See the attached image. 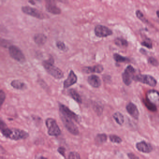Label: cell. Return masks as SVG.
<instances>
[{"instance_id": "obj_1", "label": "cell", "mask_w": 159, "mask_h": 159, "mask_svg": "<svg viewBox=\"0 0 159 159\" xmlns=\"http://www.w3.org/2000/svg\"><path fill=\"white\" fill-rule=\"evenodd\" d=\"M1 132L5 137L12 140L26 139L29 136V134L28 132L17 128H10L6 127L1 129Z\"/></svg>"}, {"instance_id": "obj_2", "label": "cell", "mask_w": 159, "mask_h": 159, "mask_svg": "<svg viewBox=\"0 0 159 159\" xmlns=\"http://www.w3.org/2000/svg\"><path fill=\"white\" fill-rule=\"evenodd\" d=\"M54 64V59L52 57L47 60L43 61L42 63L43 67L50 75L57 80L62 79L64 77V72Z\"/></svg>"}, {"instance_id": "obj_3", "label": "cell", "mask_w": 159, "mask_h": 159, "mask_svg": "<svg viewBox=\"0 0 159 159\" xmlns=\"http://www.w3.org/2000/svg\"><path fill=\"white\" fill-rule=\"evenodd\" d=\"M45 124L48 129V134L51 136L57 137L61 134V131L55 119L48 118L45 120Z\"/></svg>"}, {"instance_id": "obj_4", "label": "cell", "mask_w": 159, "mask_h": 159, "mask_svg": "<svg viewBox=\"0 0 159 159\" xmlns=\"http://www.w3.org/2000/svg\"><path fill=\"white\" fill-rule=\"evenodd\" d=\"M61 120L64 126L69 132L74 135H78L80 134L78 126L72 121V120L65 115H60Z\"/></svg>"}, {"instance_id": "obj_5", "label": "cell", "mask_w": 159, "mask_h": 159, "mask_svg": "<svg viewBox=\"0 0 159 159\" xmlns=\"http://www.w3.org/2000/svg\"><path fill=\"white\" fill-rule=\"evenodd\" d=\"M58 107H59V111L61 114L68 118H70L71 120H74L76 122L80 123L81 121V118L78 114L70 109L66 105L61 103H58Z\"/></svg>"}, {"instance_id": "obj_6", "label": "cell", "mask_w": 159, "mask_h": 159, "mask_svg": "<svg viewBox=\"0 0 159 159\" xmlns=\"http://www.w3.org/2000/svg\"><path fill=\"white\" fill-rule=\"evenodd\" d=\"M9 49V53L12 58L20 63L25 62V57L20 48L15 45H11Z\"/></svg>"}, {"instance_id": "obj_7", "label": "cell", "mask_w": 159, "mask_h": 159, "mask_svg": "<svg viewBox=\"0 0 159 159\" xmlns=\"http://www.w3.org/2000/svg\"><path fill=\"white\" fill-rule=\"evenodd\" d=\"M133 80L144 84H148L151 87H155L157 81L152 76L149 75H138L134 76Z\"/></svg>"}, {"instance_id": "obj_8", "label": "cell", "mask_w": 159, "mask_h": 159, "mask_svg": "<svg viewBox=\"0 0 159 159\" xmlns=\"http://www.w3.org/2000/svg\"><path fill=\"white\" fill-rule=\"evenodd\" d=\"M135 72L136 70L130 65L125 68L122 75L123 81L125 85L129 86L131 84Z\"/></svg>"}, {"instance_id": "obj_9", "label": "cell", "mask_w": 159, "mask_h": 159, "mask_svg": "<svg viewBox=\"0 0 159 159\" xmlns=\"http://www.w3.org/2000/svg\"><path fill=\"white\" fill-rule=\"evenodd\" d=\"M21 10L25 14L30 16L38 19H43L45 18V16L43 14L35 8H32L30 6H24L22 7Z\"/></svg>"}, {"instance_id": "obj_10", "label": "cell", "mask_w": 159, "mask_h": 159, "mask_svg": "<svg viewBox=\"0 0 159 159\" xmlns=\"http://www.w3.org/2000/svg\"><path fill=\"white\" fill-rule=\"evenodd\" d=\"M94 32L96 36L98 38H106L112 34V31L109 28L101 25L95 27Z\"/></svg>"}, {"instance_id": "obj_11", "label": "cell", "mask_w": 159, "mask_h": 159, "mask_svg": "<svg viewBox=\"0 0 159 159\" xmlns=\"http://www.w3.org/2000/svg\"><path fill=\"white\" fill-rule=\"evenodd\" d=\"M78 81V77L75 74L74 71L70 70L67 78L65 80L64 82V88H69L70 86L75 84Z\"/></svg>"}, {"instance_id": "obj_12", "label": "cell", "mask_w": 159, "mask_h": 159, "mask_svg": "<svg viewBox=\"0 0 159 159\" xmlns=\"http://www.w3.org/2000/svg\"><path fill=\"white\" fill-rule=\"evenodd\" d=\"M136 147L138 150L144 153H150L152 150L151 145L145 141H140L137 143Z\"/></svg>"}, {"instance_id": "obj_13", "label": "cell", "mask_w": 159, "mask_h": 159, "mask_svg": "<svg viewBox=\"0 0 159 159\" xmlns=\"http://www.w3.org/2000/svg\"><path fill=\"white\" fill-rule=\"evenodd\" d=\"M146 98L154 105H159V93L156 90H150L147 93Z\"/></svg>"}, {"instance_id": "obj_14", "label": "cell", "mask_w": 159, "mask_h": 159, "mask_svg": "<svg viewBox=\"0 0 159 159\" xmlns=\"http://www.w3.org/2000/svg\"><path fill=\"white\" fill-rule=\"evenodd\" d=\"M104 70V67L101 65H97L93 66H84L82 68L84 73L89 74L92 73H100Z\"/></svg>"}, {"instance_id": "obj_15", "label": "cell", "mask_w": 159, "mask_h": 159, "mask_svg": "<svg viewBox=\"0 0 159 159\" xmlns=\"http://www.w3.org/2000/svg\"><path fill=\"white\" fill-rule=\"evenodd\" d=\"M126 109L128 113L135 120H138L139 118V111L137 107L133 103H129L126 106Z\"/></svg>"}, {"instance_id": "obj_16", "label": "cell", "mask_w": 159, "mask_h": 159, "mask_svg": "<svg viewBox=\"0 0 159 159\" xmlns=\"http://www.w3.org/2000/svg\"><path fill=\"white\" fill-rule=\"evenodd\" d=\"M88 83L94 88H99L101 85V81L100 78L97 75H91L87 79Z\"/></svg>"}, {"instance_id": "obj_17", "label": "cell", "mask_w": 159, "mask_h": 159, "mask_svg": "<svg viewBox=\"0 0 159 159\" xmlns=\"http://www.w3.org/2000/svg\"><path fill=\"white\" fill-rule=\"evenodd\" d=\"M46 11L53 15H59L61 13V10L57 6L56 3H46L45 5Z\"/></svg>"}, {"instance_id": "obj_18", "label": "cell", "mask_w": 159, "mask_h": 159, "mask_svg": "<svg viewBox=\"0 0 159 159\" xmlns=\"http://www.w3.org/2000/svg\"><path fill=\"white\" fill-rule=\"evenodd\" d=\"M11 85L12 87L17 90H25L27 88L26 84L20 80H14L11 83Z\"/></svg>"}, {"instance_id": "obj_19", "label": "cell", "mask_w": 159, "mask_h": 159, "mask_svg": "<svg viewBox=\"0 0 159 159\" xmlns=\"http://www.w3.org/2000/svg\"><path fill=\"white\" fill-rule=\"evenodd\" d=\"M47 37L43 34H37L34 37L35 43L39 46L44 45L47 41Z\"/></svg>"}, {"instance_id": "obj_20", "label": "cell", "mask_w": 159, "mask_h": 159, "mask_svg": "<svg viewBox=\"0 0 159 159\" xmlns=\"http://www.w3.org/2000/svg\"><path fill=\"white\" fill-rule=\"evenodd\" d=\"M68 93L69 95L71 97V98H73L76 102L80 104H82V99L81 97L79 94V93L75 89H72V88L69 89Z\"/></svg>"}, {"instance_id": "obj_21", "label": "cell", "mask_w": 159, "mask_h": 159, "mask_svg": "<svg viewBox=\"0 0 159 159\" xmlns=\"http://www.w3.org/2000/svg\"><path fill=\"white\" fill-rule=\"evenodd\" d=\"M107 139V136L105 134H98L96 136L95 141L97 145H102L104 144Z\"/></svg>"}, {"instance_id": "obj_22", "label": "cell", "mask_w": 159, "mask_h": 159, "mask_svg": "<svg viewBox=\"0 0 159 159\" xmlns=\"http://www.w3.org/2000/svg\"><path fill=\"white\" fill-rule=\"evenodd\" d=\"M113 118L114 119L116 122L120 125H122L124 122V117L123 115L120 112L117 111L113 114Z\"/></svg>"}, {"instance_id": "obj_23", "label": "cell", "mask_w": 159, "mask_h": 159, "mask_svg": "<svg viewBox=\"0 0 159 159\" xmlns=\"http://www.w3.org/2000/svg\"><path fill=\"white\" fill-rule=\"evenodd\" d=\"M113 58L115 61L118 63H125V62H129V59L128 58L122 56L119 54H114L113 55Z\"/></svg>"}, {"instance_id": "obj_24", "label": "cell", "mask_w": 159, "mask_h": 159, "mask_svg": "<svg viewBox=\"0 0 159 159\" xmlns=\"http://www.w3.org/2000/svg\"><path fill=\"white\" fill-rule=\"evenodd\" d=\"M115 44L117 46L121 47H125L128 46V43L127 41L121 38H117L114 41Z\"/></svg>"}, {"instance_id": "obj_25", "label": "cell", "mask_w": 159, "mask_h": 159, "mask_svg": "<svg viewBox=\"0 0 159 159\" xmlns=\"http://www.w3.org/2000/svg\"><path fill=\"white\" fill-rule=\"evenodd\" d=\"M144 102L145 106H146V107H147L148 109L149 110L151 111H156V110H157L156 105H154V104L149 101L147 98L144 100Z\"/></svg>"}, {"instance_id": "obj_26", "label": "cell", "mask_w": 159, "mask_h": 159, "mask_svg": "<svg viewBox=\"0 0 159 159\" xmlns=\"http://www.w3.org/2000/svg\"><path fill=\"white\" fill-rule=\"evenodd\" d=\"M109 139L112 142V143L120 144V143H121L122 141L120 137L116 135H110Z\"/></svg>"}, {"instance_id": "obj_27", "label": "cell", "mask_w": 159, "mask_h": 159, "mask_svg": "<svg viewBox=\"0 0 159 159\" xmlns=\"http://www.w3.org/2000/svg\"><path fill=\"white\" fill-rule=\"evenodd\" d=\"M141 44L142 46H145L150 49H152V43L151 40L149 39L144 40V41L141 42Z\"/></svg>"}, {"instance_id": "obj_28", "label": "cell", "mask_w": 159, "mask_h": 159, "mask_svg": "<svg viewBox=\"0 0 159 159\" xmlns=\"http://www.w3.org/2000/svg\"><path fill=\"white\" fill-rule=\"evenodd\" d=\"M136 15L137 17L139 20H141L142 22H144V23H147L148 22L147 19H146L145 16L143 15V13L140 11H136Z\"/></svg>"}, {"instance_id": "obj_29", "label": "cell", "mask_w": 159, "mask_h": 159, "mask_svg": "<svg viewBox=\"0 0 159 159\" xmlns=\"http://www.w3.org/2000/svg\"><path fill=\"white\" fill-rule=\"evenodd\" d=\"M81 157L80 154L76 152H70L68 155V159H80Z\"/></svg>"}, {"instance_id": "obj_30", "label": "cell", "mask_w": 159, "mask_h": 159, "mask_svg": "<svg viewBox=\"0 0 159 159\" xmlns=\"http://www.w3.org/2000/svg\"><path fill=\"white\" fill-rule=\"evenodd\" d=\"M56 46L58 49L62 51H65L66 49V44L62 41H57L56 43Z\"/></svg>"}, {"instance_id": "obj_31", "label": "cell", "mask_w": 159, "mask_h": 159, "mask_svg": "<svg viewBox=\"0 0 159 159\" xmlns=\"http://www.w3.org/2000/svg\"><path fill=\"white\" fill-rule=\"evenodd\" d=\"M5 98H6V94L5 92L2 90H1L0 91V104H1V107L2 106L5 101Z\"/></svg>"}, {"instance_id": "obj_32", "label": "cell", "mask_w": 159, "mask_h": 159, "mask_svg": "<svg viewBox=\"0 0 159 159\" xmlns=\"http://www.w3.org/2000/svg\"><path fill=\"white\" fill-rule=\"evenodd\" d=\"M148 62L151 65L154 66H157L159 65V62L157 59L153 57H150L148 59Z\"/></svg>"}, {"instance_id": "obj_33", "label": "cell", "mask_w": 159, "mask_h": 159, "mask_svg": "<svg viewBox=\"0 0 159 159\" xmlns=\"http://www.w3.org/2000/svg\"><path fill=\"white\" fill-rule=\"evenodd\" d=\"M93 108L95 111L97 112L98 115H101L102 111H103V109H102V107L100 105H98V104H95L93 106Z\"/></svg>"}, {"instance_id": "obj_34", "label": "cell", "mask_w": 159, "mask_h": 159, "mask_svg": "<svg viewBox=\"0 0 159 159\" xmlns=\"http://www.w3.org/2000/svg\"><path fill=\"white\" fill-rule=\"evenodd\" d=\"M1 45L4 48H9L11 46V43L5 39H1Z\"/></svg>"}, {"instance_id": "obj_35", "label": "cell", "mask_w": 159, "mask_h": 159, "mask_svg": "<svg viewBox=\"0 0 159 159\" xmlns=\"http://www.w3.org/2000/svg\"><path fill=\"white\" fill-rule=\"evenodd\" d=\"M66 149L64 147H59L57 149V152L63 157L66 158Z\"/></svg>"}, {"instance_id": "obj_36", "label": "cell", "mask_w": 159, "mask_h": 159, "mask_svg": "<svg viewBox=\"0 0 159 159\" xmlns=\"http://www.w3.org/2000/svg\"><path fill=\"white\" fill-rule=\"evenodd\" d=\"M46 3H54L57 2H62V3H66L67 2V0H45Z\"/></svg>"}, {"instance_id": "obj_37", "label": "cell", "mask_w": 159, "mask_h": 159, "mask_svg": "<svg viewBox=\"0 0 159 159\" xmlns=\"http://www.w3.org/2000/svg\"><path fill=\"white\" fill-rule=\"evenodd\" d=\"M6 127H7V125H6V124L1 119V122H0V128H1V129H2Z\"/></svg>"}, {"instance_id": "obj_38", "label": "cell", "mask_w": 159, "mask_h": 159, "mask_svg": "<svg viewBox=\"0 0 159 159\" xmlns=\"http://www.w3.org/2000/svg\"><path fill=\"white\" fill-rule=\"evenodd\" d=\"M128 156L130 159H136V158H139L138 157H136L134 154L133 153H128Z\"/></svg>"}, {"instance_id": "obj_39", "label": "cell", "mask_w": 159, "mask_h": 159, "mask_svg": "<svg viewBox=\"0 0 159 159\" xmlns=\"http://www.w3.org/2000/svg\"><path fill=\"white\" fill-rule=\"evenodd\" d=\"M28 2L29 3H30L32 5H35L36 4V3H35L34 0H28Z\"/></svg>"}, {"instance_id": "obj_40", "label": "cell", "mask_w": 159, "mask_h": 159, "mask_svg": "<svg viewBox=\"0 0 159 159\" xmlns=\"http://www.w3.org/2000/svg\"><path fill=\"white\" fill-rule=\"evenodd\" d=\"M36 158H39V159H41V158H45V159H46V158H45V157H43V156H40V157H36Z\"/></svg>"}, {"instance_id": "obj_41", "label": "cell", "mask_w": 159, "mask_h": 159, "mask_svg": "<svg viewBox=\"0 0 159 159\" xmlns=\"http://www.w3.org/2000/svg\"><path fill=\"white\" fill-rule=\"evenodd\" d=\"M156 14H157V16L159 18V11H157Z\"/></svg>"}]
</instances>
